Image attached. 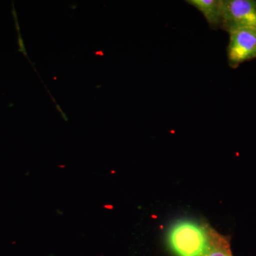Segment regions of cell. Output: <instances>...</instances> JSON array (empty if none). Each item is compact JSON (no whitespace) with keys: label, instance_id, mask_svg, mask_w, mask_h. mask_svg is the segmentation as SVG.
<instances>
[{"label":"cell","instance_id":"cell-1","mask_svg":"<svg viewBox=\"0 0 256 256\" xmlns=\"http://www.w3.org/2000/svg\"><path fill=\"white\" fill-rule=\"evenodd\" d=\"M216 232L206 224L180 220L170 227L166 240L176 256H200L210 246Z\"/></svg>","mask_w":256,"mask_h":256},{"label":"cell","instance_id":"cell-2","mask_svg":"<svg viewBox=\"0 0 256 256\" xmlns=\"http://www.w3.org/2000/svg\"><path fill=\"white\" fill-rule=\"evenodd\" d=\"M254 28H256L255 0H222L220 28L230 33Z\"/></svg>","mask_w":256,"mask_h":256},{"label":"cell","instance_id":"cell-3","mask_svg":"<svg viewBox=\"0 0 256 256\" xmlns=\"http://www.w3.org/2000/svg\"><path fill=\"white\" fill-rule=\"evenodd\" d=\"M229 34L227 56L230 66L256 58V28H240Z\"/></svg>","mask_w":256,"mask_h":256},{"label":"cell","instance_id":"cell-4","mask_svg":"<svg viewBox=\"0 0 256 256\" xmlns=\"http://www.w3.org/2000/svg\"><path fill=\"white\" fill-rule=\"evenodd\" d=\"M186 2L204 15L210 28L214 30L220 28L222 0H188Z\"/></svg>","mask_w":256,"mask_h":256},{"label":"cell","instance_id":"cell-5","mask_svg":"<svg viewBox=\"0 0 256 256\" xmlns=\"http://www.w3.org/2000/svg\"><path fill=\"white\" fill-rule=\"evenodd\" d=\"M200 256H233L230 238L216 232L210 246Z\"/></svg>","mask_w":256,"mask_h":256},{"label":"cell","instance_id":"cell-6","mask_svg":"<svg viewBox=\"0 0 256 256\" xmlns=\"http://www.w3.org/2000/svg\"><path fill=\"white\" fill-rule=\"evenodd\" d=\"M18 37H20V38H18V44H20V52H23V53L26 56V50H25L24 45L22 38V36H20V35H18Z\"/></svg>","mask_w":256,"mask_h":256},{"label":"cell","instance_id":"cell-7","mask_svg":"<svg viewBox=\"0 0 256 256\" xmlns=\"http://www.w3.org/2000/svg\"><path fill=\"white\" fill-rule=\"evenodd\" d=\"M56 107L57 110L60 111V114H62V117H63V118L65 120V121H68V118L66 117V116L65 114H64L63 110L60 109V106H58V104H56Z\"/></svg>","mask_w":256,"mask_h":256}]
</instances>
